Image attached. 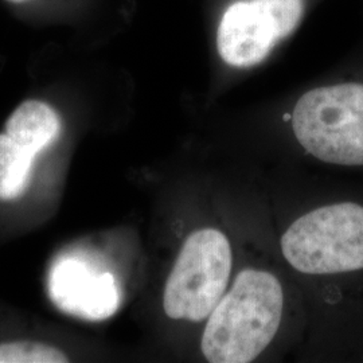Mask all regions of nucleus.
<instances>
[{
	"label": "nucleus",
	"instance_id": "20e7f679",
	"mask_svg": "<svg viewBox=\"0 0 363 363\" xmlns=\"http://www.w3.org/2000/svg\"><path fill=\"white\" fill-rule=\"evenodd\" d=\"M52 303L69 315L104 320L118 310L120 291L112 273L97 272L78 259H60L50 273Z\"/></svg>",
	"mask_w": 363,
	"mask_h": 363
},
{
	"label": "nucleus",
	"instance_id": "f257e3e1",
	"mask_svg": "<svg viewBox=\"0 0 363 363\" xmlns=\"http://www.w3.org/2000/svg\"><path fill=\"white\" fill-rule=\"evenodd\" d=\"M283 288L264 271L245 269L208 315L202 337L211 363H249L268 347L283 315Z\"/></svg>",
	"mask_w": 363,
	"mask_h": 363
},
{
	"label": "nucleus",
	"instance_id": "0eeeda50",
	"mask_svg": "<svg viewBox=\"0 0 363 363\" xmlns=\"http://www.w3.org/2000/svg\"><path fill=\"white\" fill-rule=\"evenodd\" d=\"M67 362L62 351L39 342L0 343V363H62Z\"/></svg>",
	"mask_w": 363,
	"mask_h": 363
},
{
	"label": "nucleus",
	"instance_id": "f03ea898",
	"mask_svg": "<svg viewBox=\"0 0 363 363\" xmlns=\"http://www.w3.org/2000/svg\"><path fill=\"white\" fill-rule=\"evenodd\" d=\"M232 271V247L217 229L191 234L171 271L163 307L171 319L202 322L218 304Z\"/></svg>",
	"mask_w": 363,
	"mask_h": 363
},
{
	"label": "nucleus",
	"instance_id": "39448f33",
	"mask_svg": "<svg viewBox=\"0 0 363 363\" xmlns=\"http://www.w3.org/2000/svg\"><path fill=\"white\" fill-rule=\"evenodd\" d=\"M62 120L52 105L42 100H26L6 123V133L13 142L37 155L60 136Z\"/></svg>",
	"mask_w": 363,
	"mask_h": 363
},
{
	"label": "nucleus",
	"instance_id": "423d86ee",
	"mask_svg": "<svg viewBox=\"0 0 363 363\" xmlns=\"http://www.w3.org/2000/svg\"><path fill=\"white\" fill-rule=\"evenodd\" d=\"M35 155L0 133V199L10 201L22 194L30 181Z\"/></svg>",
	"mask_w": 363,
	"mask_h": 363
},
{
	"label": "nucleus",
	"instance_id": "7ed1b4c3",
	"mask_svg": "<svg viewBox=\"0 0 363 363\" xmlns=\"http://www.w3.org/2000/svg\"><path fill=\"white\" fill-rule=\"evenodd\" d=\"M304 13V0H237L220 18L217 49L225 64L247 69L261 64L291 35Z\"/></svg>",
	"mask_w": 363,
	"mask_h": 363
},
{
	"label": "nucleus",
	"instance_id": "6e6552de",
	"mask_svg": "<svg viewBox=\"0 0 363 363\" xmlns=\"http://www.w3.org/2000/svg\"><path fill=\"white\" fill-rule=\"evenodd\" d=\"M13 11L23 16L62 15L65 11L76 10L77 0H3Z\"/></svg>",
	"mask_w": 363,
	"mask_h": 363
}]
</instances>
